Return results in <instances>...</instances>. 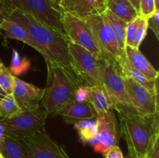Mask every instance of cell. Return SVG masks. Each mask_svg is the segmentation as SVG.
<instances>
[{"label": "cell", "mask_w": 159, "mask_h": 158, "mask_svg": "<svg viewBox=\"0 0 159 158\" xmlns=\"http://www.w3.org/2000/svg\"><path fill=\"white\" fill-rule=\"evenodd\" d=\"M120 134L125 140L131 158H158V113L150 116L136 112L118 113Z\"/></svg>", "instance_id": "cell-1"}, {"label": "cell", "mask_w": 159, "mask_h": 158, "mask_svg": "<svg viewBox=\"0 0 159 158\" xmlns=\"http://www.w3.org/2000/svg\"><path fill=\"white\" fill-rule=\"evenodd\" d=\"M9 20L23 26L27 31L41 47L43 58H48L72 70L68 52L70 42L65 33L46 26L30 14L17 9L11 14Z\"/></svg>", "instance_id": "cell-2"}, {"label": "cell", "mask_w": 159, "mask_h": 158, "mask_svg": "<svg viewBox=\"0 0 159 158\" xmlns=\"http://www.w3.org/2000/svg\"><path fill=\"white\" fill-rule=\"evenodd\" d=\"M48 70L47 84L41 104L48 116L59 112L75 98L76 90L82 82L72 70L44 58Z\"/></svg>", "instance_id": "cell-3"}, {"label": "cell", "mask_w": 159, "mask_h": 158, "mask_svg": "<svg viewBox=\"0 0 159 158\" xmlns=\"http://www.w3.org/2000/svg\"><path fill=\"white\" fill-rule=\"evenodd\" d=\"M99 73L113 109L118 113L135 112L127 94L124 74L116 58L99 59Z\"/></svg>", "instance_id": "cell-4"}, {"label": "cell", "mask_w": 159, "mask_h": 158, "mask_svg": "<svg viewBox=\"0 0 159 158\" xmlns=\"http://www.w3.org/2000/svg\"><path fill=\"white\" fill-rule=\"evenodd\" d=\"M68 52L72 71L82 85L102 86L99 59L85 48L71 43L68 44Z\"/></svg>", "instance_id": "cell-5"}, {"label": "cell", "mask_w": 159, "mask_h": 158, "mask_svg": "<svg viewBox=\"0 0 159 158\" xmlns=\"http://www.w3.org/2000/svg\"><path fill=\"white\" fill-rule=\"evenodd\" d=\"M16 9L28 13L46 26L63 33L64 11L54 0H9Z\"/></svg>", "instance_id": "cell-6"}, {"label": "cell", "mask_w": 159, "mask_h": 158, "mask_svg": "<svg viewBox=\"0 0 159 158\" xmlns=\"http://www.w3.org/2000/svg\"><path fill=\"white\" fill-rule=\"evenodd\" d=\"M48 116L40 107L32 111H21L8 119H1L6 134L23 138L45 129Z\"/></svg>", "instance_id": "cell-7"}, {"label": "cell", "mask_w": 159, "mask_h": 158, "mask_svg": "<svg viewBox=\"0 0 159 158\" xmlns=\"http://www.w3.org/2000/svg\"><path fill=\"white\" fill-rule=\"evenodd\" d=\"M64 32L70 43L79 45L102 58V53L96 43L91 29L84 20L64 12L62 17Z\"/></svg>", "instance_id": "cell-8"}, {"label": "cell", "mask_w": 159, "mask_h": 158, "mask_svg": "<svg viewBox=\"0 0 159 158\" xmlns=\"http://www.w3.org/2000/svg\"><path fill=\"white\" fill-rule=\"evenodd\" d=\"M84 20L93 32L96 43L102 53V58H116L122 55L113 30L102 14L91 15Z\"/></svg>", "instance_id": "cell-9"}, {"label": "cell", "mask_w": 159, "mask_h": 158, "mask_svg": "<svg viewBox=\"0 0 159 158\" xmlns=\"http://www.w3.org/2000/svg\"><path fill=\"white\" fill-rule=\"evenodd\" d=\"M21 139L32 158H71L61 146L51 139L45 129Z\"/></svg>", "instance_id": "cell-10"}, {"label": "cell", "mask_w": 159, "mask_h": 158, "mask_svg": "<svg viewBox=\"0 0 159 158\" xmlns=\"http://www.w3.org/2000/svg\"><path fill=\"white\" fill-rule=\"evenodd\" d=\"M96 124L97 135L93 148L96 152L104 154L109 148L119 143L120 134L114 109L111 108L105 114L98 116Z\"/></svg>", "instance_id": "cell-11"}, {"label": "cell", "mask_w": 159, "mask_h": 158, "mask_svg": "<svg viewBox=\"0 0 159 158\" xmlns=\"http://www.w3.org/2000/svg\"><path fill=\"white\" fill-rule=\"evenodd\" d=\"M124 82L130 103L138 115L150 116L158 113V94L150 92L125 74Z\"/></svg>", "instance_id": "cell-12"}, {"label": "cell", "mask_w": 159, "mask_h": 158, "mask_svg": "<svg viewBox=\"0 0 159 158\" xmlns=\"http://www.w3.org/2000/svg\"><path fill=\"white\" fill-rule=\"evenodd\" d=\"M44 89L28 83L15 76L12 95L21 111H32L40 108Z\"/></svg>", "instance_id": "cell-13"}, {"label": "cell", "mask_w": 159, "mask_h": 158, "mask_svg": "<svg viewBox=\"0 0 159 158\" xmlns=\"http://www.w3.org/2000/svg\"><path fill=\"white\" fill-rule=\"evenodd\" d=\"M65 12L82 20L100 15L107 9L106 0H56Z\"/></svg>", "instance_id": "cell-14"}, {"label": "cell", "mask_w": 159, "mask_h": 158, "mask_svg": "<svg viewBox=\"0 0 159 158\" xmlns=\"http://www.w3.org/2000/svg\"><path fill=\"white\" fill-rule=\"evenodd\" d=\"M57 115L61 116L65 123L68 124H75L80 121L97 117V114L89 102H80L75 100L65 105Z\"/></svg>", "instance_id": "cell-15"}, {"label": "cell", "mask_w": 159, "mask_h": 158, "mask_svg": "<svg viewBox=\"0 0 159 158\" xmlns=\"http://www.w3.org/2000/svg\"><path fill=\"white\" fill-rule=\"evenodd\" d=\"M116 60L119 62L123 72L126 76L131 78L141 86L144 87L150 92L158 94V78L156 80H153V79H150L146 77L143 73L138 71L130 63L126 56V54L116 57Z\"/></svg>", "instance_id": "cell-16"}, {"label": "cell", "mask_w": 159, "mask_h": 158, "mask_svg": "<svg viewBox=\"0 0 159 158\" xmlns=\"http://www.w3.org/2000/svg\"><path fill=\"white\" fill-rule=\"evenodd\" d=\"M0 154L4 158H32L21 138L6 133L0 139Z\"/></svg>", "instance_id": "cell-17"}, {"label": "cell", "mask_w": 159, "mask_h": 158, "mask_svg": "<svg viewBox=\"0 0 159 158\" xmlns=\"http://www.w3.org/2000/svg\"><path fill=\"white\" fill-rule=\"evenodd\" d=\"M0 29H2L5 33V37L6 38L14 39V40H20L27 44L28 46L38 51L42 56H43V52L41 47L39 46L38 43L30 36L27 31L17 23H14L10 20H6L0 24Z\"/></svg>", "instance_id": "cell-18"}, {"label": "cell", "mask_w": 159, "mask_h": 158, "mask_svg": "<svg viewBox=\"0 0 159 158\" xmlns=\"http://www.w3.org/2000/svg\"><path fill=\"white\" fill-rule=\"evenodd\" d=\"M125 54L130 63L138 71L143 73L146 77L153 80L158 78V71L152 66V64L144 57L139 49H136L133 46H126Z\"/></svg>", "instance_id": "cell-19"}, {"label": "cell", "mask_w": 159, "mask_h": 158, "mask_svg": "<svg viewBox=\"0 0 159 158\" xmlns=\"http://www.w3.org/2000/svg\"><path fill=\"white\" fill-rule=\"evenodd\" d=\"M107 10L128 23L138 16V12L129 0H106Z\"/></svg>", "instance_id": "cell-20"}, {"label": "cell", "mask_w": 159, "mask_h": 158, "mask_svg": "<svg viewBox=\"0 0 159 158\" xmlns=\"http://www.w3.org/2000/svg\"><path fill=\"white\" fill-rule=\"evenodd\" d=\"M102 14L107 19V22L109 23L112 30H113L120 51L121 52V54H124L126 49V27H127V23L123 21L121 19L118 18L117 16L113 15L112 12H110L107 9H106Z\"/></svg>", "instance_id": "cell-21"}, {"label": "cell", "mask_w": 159, "mask_h": 158, "mask_svg": "<svg viewBox=\"0 0 159 158\" xmlns=\"http://www.w3.org/2000/svg\"><path fill=\"white\" fill-rule=\"evenodd\" d=\"M89 102L97 114V116H102L113 108L110 99L102 85L92 87L91 96Z\"/></svg>", "instance_id": "cell-22"}, {"label": "cell", "mask_w": 159, "mask_h": 158, "mask_svg": "<svg viewBox=\"0 0 159 158\" xmlns=\"http://www.w3.org/2000/svg\"><path fill=\"white\" fill-rule=\"evenodd\" d=\"M96 119H86L74 124L75 129L78 131L79 136L84 144H94L96 139Z\"/></svg>", "instance_id": "cell-23"}, {"label": "cell", "mask_w": 159, "mask_h": 158, "mask_svg": "<svg viewBox=\"0 0 159 158\" xmlns=\"http://www.w3.org/2000/svg\"><path fill=\"white\" fill-rule=\"evenodd\" d=\"M21 112L12 94H6L0 99V119H8Z\"/></svg>", "instance_id": "cell-24"}, {"label": "cell", "mask_w": 159, "mask_h": 158, "mask_svg": "<svg viewBox=\"0 0 159 158\" xmlns=\"http://www.w3.org/2000/svg\"><path fill=\"white\" fill-rule=\"evenodd\" d=\"M15 76L3 63H0V86L7 94H12L13 91Z\"/></svg>", "instance_id": "cell-25"}, {"label": "cell", "mask_w": 159, "mask_h": 158, "mask_svg": "<svg viewBox=\"0 0 159 158\" xmlns=\"http://www.w3.org/2000/svg\"><path fill=\"white\" fill-rule=\"evenodd\" d=\"M30 68V61L25 57H22L16 49H12V61L10 71L12 74H20L25 72Z\"/></svg>", "instance_id": "cell-26"}, {"label": "cell", "mask_w": 159, "mask_h": 158, "mask_svg": "<svg viewBox=\"0 0 159 158\" xmlns=\"http://www.w3.org/2000/svg\"><path fill=\"white\" fill-rule=\"evenodd\" d=\"M148 29V19L141 17V20H140L138 27H137L136 32H135L134 37L133 45H132L133 47L136 48V49H139L140 46H141L143 40H144L146 35H147Z\"/></svg>", "instance_id": "cell-27"}, {"label": "cell", "mask_w": 159, "mask_h": 158, "mask_svg": "<svg viewBox=\"0 0 159 158\" xmlns=\"http://www.w3.org/2000/svg\"><path fill=\"white\" fill-rule=\"evenodd\" d=\"M156 10L155 0H141L139 4V11L138 14L141 17L149 19Z\"/></svg>", "instance_id": "cell-28"}, {"label": "cell", "mask_w": 159, "mask_h": 158, "mask_svg": "<svg viewBox=\"0 0 159 158\" xmlns=\"http://www.w3.org/2000/svg\"><path fill=\"white\" fill-rule=\"evenodd\" d=\"M140 20H141V16L138 15L137 18L132 20L131 22L127 23V27H126V35H125V41H126V46H132L133 45V40L134 37L135 32H136L137 27L139 23Z\"/></svg>", "instance_id": "cell-29"}, {"label": "cell", "mask_w": 159, "mask_h": 158, "mask_svg": "<svg viewBox=\"0 0 159 158\" xmlns=\"http://www.w3.org/2000/svg\"><path fill=\"white\" fill-rule=\"evenodd\" d=\"M15 9L9 0H0V24L5 20H9Z\"/></svg>", "instance_id": "cell-30"}, {"label": "cell", "mask_w": 159, "mask_h": 158, "mask_svg": "<svg viewBox=\"0 0 159 158\" xmlns=\"http://www.w3.org/2000/svg\"><path fill=\"white\" fill-rule=\"evenodd\" d=\"M92 87L87 86V85H82L78 88L75 92V100L77 102H89V98L91 96Z\"/></svg>", "instance_id": "cell-31"}, {"label": "cell", "mask_w": 159, "mask_h": 158, "mask_svg": "<svg viewBox=\"0 0 159 158\" xmlns=\"http://www.w3.org/2000/svg\"><path fill=\"white\" fill-rule=\"evenodd\" d=\"M148 26L152 29L153 33L159 40V10L155 11V13L149 19H148Z\"/></svg>", "instance_id": "cell-32"}, {"label": "cell", "mask_w": 159, "mask_h": 158, "mask_svg": "<svg viewBox=\"0 0 159 158\" xmlns=\"http://www.w3.org/2000/svg\"><path fill=\"white\" fill-rule=\"evenodd\" d=\"M106 158H124L122 150L119 146H113L109 148L105 153Z\"/></svg>", "instance_id": "cell-33"}, {"label": "cell", "mask_w": 159, "mask_h": 158, "mask_svg": "<svg viewBox=\"0 0 159 158\" xmlns=\"http://www.w3.org/2000/svg\"><path fill=\"white\" fill-rule=\"evenodd\" d=\"M6 135V130H5V127L3 125L1 119H0V139Z\"/></svg>", "instance_id": "cell-34"}, {"label": "cell", "mask_w": 159, "mask_h": 158, "mask_svg": "<svg viewBox=\"0 0 159 158\" xmlns=\"http://www.w3.org/2000/svg\"><path fill=\"white\" fill-rule=\"evenodd\" d=\"M140 1H141V0H132V2H131V4L133 5V6L135 8V9H136V10L138 11V12L139 11ZM138 15H139V14H138Z\"/></svg>", "instance_id": "cell-35"}, {"label": "cell", "mask_w": 159, "mask_h": 158, "mask_svg": "<svg viewBox=\"0 0 159 158\" xmlns=\"http://www.w3.org/2000/svg\"><path fill=\"white\" fill-rule=\"evenodd\" d=\"M6 93L5 92V91L4 90L2 89V88L1 86H0V99H3V98L5 97V96L6 95Z\"/></svg>", "instance_id": "cell-36"}, {"label": "cell", "mask_w": 159, "mask_h": 158, "mask_svg": "<svg viewBox=\"0 0 159 158\" xmlns=\"http://www.w3.org/2000/svg\"><path fill=\"white\" fill-rule=\"evenodd\" d=\"M155 6H156V9H159V0H155Z\"/></svg>", "instance_id": "cell-37"}, {"label": "cell", "mask_w": 159, "mask_h": 158, "mask_svg": "<svg viewBox=\"0 0 159 158\" xmlns=\"http://www.w3.org/2000/svg\"><path fill=\"white\" fill-rule=\"evenodd\" d=\"M124 158H131V157H130V156H129V155H127V156H126V157H125V156H124Z\"/></svg>", "instance_id": "cell-38"}, {"label": "cell", "mask_w": 159, "mask_h": 158, "mask_svg": "<svg viewBox=\"0 0 159 158\" xmlns=\"http://www.w3.org/2000/svg\"><path fill=\"white\" fill-rule=\"evenodd\" d=\"M0 158H4V157H3V156H2V155H1V154H0Z\"/></svg>", "instance_id": "cell-39"}, {"label": "cell", "mask_w": 159, "mask_h": 158, "mask_svg": "<svg viewBox=\"0 0 159 158\" xmlns=\"http://www.w3.org/2000/svg\"><path fill=\"white\" fill-rule=\"evenodd\" d=\"M0 63H2V60H1V59H0Z\"/></svg>", "instance_id": "cell-40"}, {"label": "cell", "mask_w": 159, "mask_h": 158, "mask_svg": "<svg viewBox=\"0 0 159 158\" xmlns=\"http://www.w3.org/2000/svg\"><path fill=\"white\" fill-rule=\"evenodd\" d=\"M129 1H130V2H132V0H129Z\"/></svg>", "instance_id": "cell-41"}, {"label": "cell", "mask_w": 159, "mask_h": 158, "mask_svg": "<svg viewBox=\"0 0 159 158\" xmlns=\"http://www.w3.org/2000/svg\"><path fill=\"white\" fill-rule=\"evenodd\" d=\"M54 2H56V0H54ZM56 3H57V2H56Z\"/></svg>", "instance_id": "cell-42"}]
</instances>
